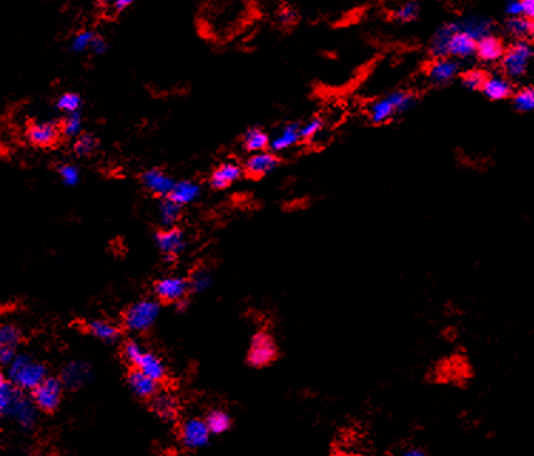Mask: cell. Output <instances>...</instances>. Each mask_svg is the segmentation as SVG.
Masks as SVG:
<instances>
[{
  "instance_id": "cell-1",
  "label": "cell",
  "mask_w": 534,
  "mask_h": 456,
  "mask_svg": "<svg viewBox=\"0 0 534 456\" xmlns=\"http://www.w3.org/2000/svg\"><path fill=\"white\" fill-rule=\"evenodd\" d=\"M418 105L416 94L406 90H395L387 96L373 100L368 107V118L372 124H384L412 110Z\"/></svg>"
},
{
  "instance_id": "cell-2",
  "label": "cell",
  "mask_w": 534,
  "mask_h": 456,
  "mask_svg": "<svg viewBox=\"0 0 534 456\" xmlns=\"http://www.w3.org/2000/svg\"><path fill=\"white\" fill-rule=\"evenodd\" d=\"M9 384L21 392H32L43 380L48 378V368L29 354H19L8 366Z\"/></svg>"
},
{
  "instance_id": "cell-3",
  "label": "cell",
  "mask_w": 534,
  "mask_h": 456,
  "mask_svg": "<svg viewBox=\"0 0 534 456\" xmlns=\"http://www.w3.org/2000/svg\"><path fill=\"white\" fill-rule=\"evenodd\" d=\"M161 314V302L154 298H141L133 302L123 314V327L133 334H144L152 329Z\"/></svg>"
},
{
  "instance_id": "cell-4",
  "label": "cell",
  "mask_w": 534,
  "mask_h": 456,
  "mask_svg": "<svg viewBox=\"0 0 534 456\" xmlns=\"http://www.w3.org/2000/svg\"><path fill=\"white\" fill-rule=\"evenodd\" d=\"M534 56V49L530 40H515L506 46L504 54L500 60L503 74L513 80L523 79L530 68Z\"/></svg>"
},
{
  "instance_id": "cell-5",
  "label": "cell",
  "mask_w": 534,
  "mask_h": 456,
  "mask_svg": "<svg viewBox=\"0 0 534 456\" xmlns=\"http://www.w3.org/2000/svg\"><path fill=\"white\" fill-rule=\"evenodd\" d=\"M278 348L267 331H258L251 338L248 348V364L254 368H264L275 361Z\"/></svg>"
},
{
  "instance_id": "cell-6",
  "label": "cell",
  "mask_w": 534,
  "mask_h": 456,
  "mask_svg": "<svg viewBox=\"0 0 534 456\" xmlns=\"http://www.w3.org/2000/svg\"><path fill=\"white\" fill-rule=\"evenodd\" d=\"M32 401L41 412H53L59 408L63 398V384L60 378L48 377L43 380L33 391Z\"/></svg>"
},
{
  "instance_id": "cell-7",
  "label": "cell",
  "mask_w": 534,
  "mask_h": 456,
  "mask_svg": "<svg viewBox=\"0 0 534 456\" xmlns=\"http://www.w3.org/2000/svg\"><path fill=\"white\" fill-rule=\"evenodd\" d=\"M6 417L12 418L21 429L30 431L37 422L39 409L33 404L32 398L25 395V392L16 389Z\"/></svg>"
},
{
  "instance_id": "cell-8",
  "label": "cell",
  "mask_w": 534,
  "mask_h": 456,
  "mask_svg": "<svg viewBox=\"0 0 534 456\" xmlns=\"http://www.w3.org/2000/svg\"><path fill=\"white\" fill-rule=\"evenodd\" d=\"M157 301L165 304H177L187 298L189 293L188 278L180 276H167L154 282L153 287Z\"/></svg>"
},
{
  "instance_id": "cell-9",
  "label": "cell",
  "mask_w": 534,
  "mask_h": 456,
  "mask_svg": "<svg viewBox=\"0 0 534 456\" xmlns=\"http://www.w3.org/2000/svg\"><path fill=\"white\" fill-rule=\"evenodd\" d=\"M61 137L60 121L41 120L30 123L26 129V138L34 147L48 149L54 146Z\"/></svg>"
},
{
  "instance_id": "cell-10",
  "label": "cell",
  "mask_w": 534,
  "mask_h": 456,
  "mask_svg": "<svg viewBox=\"0 0 534 456\" xmlns=\"http://www.w3.org/2000/svg\"><path fill=\"white\" fill-rule=\"evenodd\" d=\"M154 240H156L157 248L164 256L165 261L177 260V257L183 254L187 248L185 234L178 227L163 228V230L157 231Z\"/></svg>"
},
{
  "instance_id": "cell-11",
  "label": "cell",
  "mask_w": 534,
  "mask_h": 456,
  "mask_svg": "<svg viewBox=\"0 0 534 456\" xmlns=\"http://www.w3.org/2000/svg\"><path fill=\"white\" fill-rule=\"evenodd\" d=\"M462 63L452 57L433 59L426 68V77L435 86H446L460 74Z\"/></svg>"
},
{
  "instance_id": "cell-12",
  "label": "cell",
  "mask_w": 534,
  "mask_h": 456,
  "mask_svg": "<svg viewBox=\"0 0 534 456\" xmlns=\"http://www.w3.org/2000/svg\"><path fill=\"white\" fill-rule=\"evenodd\" d=\"M452 25L458 32L466 34L470 39H473L475 41L489 34H493V28H495L493 19L486 14H476V13L463 16L455 20V22H452Z\"/></svg>"
},
{
  "instance_id": "cell-13",
  "label": "cell",
  "mask_w": 534,
  "mask_h": 456,
  "mask_svg": "<svg viewBox=\"0 0 534 456\" xmlns=\"http://www.w3.org/2000/svg\"><path fill=\"white\" fill-rule=\"evenodd\" d=\"M211 432L204 419L188 418L180 428V438L187 449L197 450L208 445Z\"/></svg>"
},
{
  "instance_id": "cell-14",
  "label": "cell",
  "mask_w": 534,
  "mask_h": 456,
  "mask_svg": "<svg viewBox=\"0 0 534 456\" xmlns=\"http://www.w3.org/2000/svg\"><path fill=\"white\" fill-rule=\"evenodd\" d=\"M280 164H281V160L278 157V154L272 153L271 150H265V152L249 154L243 165V169H244V174H247L248 177L261 178L275 172L278 167H280Z\"/></svg>"
},
{
  "instance_id": "cell-15",
  "label": "cell",
  "mask_w": 534,
  "mask_h": 456,
  "mask_svg": "<svg viewBox=\"0 0 534 456\" xmlns=\"http://www.w3.org/2000/svg\"><path fill=\"white\" fill-rule=\"evenodd\" d=\"M140 181L143 184V187L148 193H152L160 200L170 196L171 190H173V185L176 183L173 177L168 176L161 169H150L143 172L140 176Z\"/></svg>"
},
{
  "instance_id": "cell-16",
  "label": "cell",
  "mask_w": 534,
  "mask_h": 456,
  "mask_svg": "<svg viewBox=\"0 0 534 456\" xmlns=\"http://www.w3.org/2000/svg\"><path fill=\"white\" fill-rule=\"evenodd\" d=\"M480 92L491 101H503L511 99L516 90L510 79H507L503 73L495 72L487 74Z\"/></svg>"
},
{
  "instance_id": "cell-17",
  "label": "cell",
  "mask_w": 534,
  "mask_h": 456,
  "mask_svg": "<svg viewBox=\"0 0 534 456\" xmlns=\"http://www.w3.org/2000/svg\"><path fill=\"white\" fill-rule=\"evenodd\" d=\"M244 169L243 165L235 161H225L220 164L218 167L214 170L208 178L209 187L214 190H225L234 183H237L243 178Z\"/></svg>"
},
{
  "instance_id": "cell-18",
  "label": "cell",
  "mask_w": 534,
  "mask_h": 456,
  "mask_svg": "<svg viewBox=\"0 0 534 456\" xmlns=\"http://www.w3.org/2000/svg\"><path fill=\"white\" fill-rule=\"evenodd\" d=\"M92 375H93V372H92V368L88 362L72 361L63 368L60 381L63 384V388L76 391V389H80L81 386H84L85 384H89Z\"/></svg>"
},
{
  "instance_id": "cell-19",
  "label": "cell",
  "mask_w": 534,
  "mask_h": 456,
  "mask_svg": "<svg viewBox=\"0 0 534 456\" xmlns=\"http://www.w3.org/2000/svg\"><path fill=\"white\" fill-rule=\"evenodd\" d=\"M504 50L506 45L503 39L496 34H489L476 41L475 57H477L484 65H496L500 63Z\"/></svg>"
},
{
  "instance_id": "cell-20",
  "label": "cell",
  "mask_w": 534,
  "mask_h": 456,
  "mask_svg": "<svg viewBox=\"0 0 534 456\" xmlns=\"http://www.w3.org/2000/svg\"><path fill=\"white\" fill-rule=\"evenodd\" d=\"M475 53H476V41L455 29L453 34L451 36V39H449V43H447V57H452L458 61H463L475 57Z\"/></svg>"
},
{
  "instance_id": "cell-21",
  "label": "cell",
  "mask_w": 534,
  "mask_h": 456,
  "mask_svg": "<svg viewBox=\"0 0 534 456\" xmlns=\"http://www.w3.org/2000/svg\"><path fill=\"white\" fill-rule=\"evenodd\" d=\"M127 384L134 395L141 400H152L158 392V382L148 378L141 371L136 368H133L130 372H128Z\"/></svg>"
},
{
  "instance_id": "cell-22",
  "label": "cell",
  "mask_w": 534,
  "mask_h": 456,
  "mask_svg": "<svg viewBox=\"0 0 534 456\" xmlns=\"http://www.w3.org/2000/svg\"><path fill=\"white\" fill-rule=\"evenodd\" d=\"M84 328L92 337L105 344H116L121 338V328L107 320H90Z\"/></svg>"
},
{
  "instance_id": "cell-23",
  "label": "cell",
  "mask_w": 534,
  "mask_h": 456,
  "mask_svg": "<svg viewBox=\"0 0 534 456\" xmlns=\"http://www.w3.org/2000/svg\"><path fill=\"white\" fill-rule=\"evenodd\" d=\"M299 127H301V124L299 123H288L287 126H284L274 137H271L269 150L278 154L295 147L296 144L301 141V137H299Z\"/></svg>"
},
{
  "instance_id": "cell-24",
  "label": "cell",
  "mask_w": 534,
  "mask_h": 456,
  "mask_svg": "<svg viewBox=\"0 0 534 456\" xmlns=\"http://www.w3.org/2000/svg\"><path fill=\"white\" fill-rule=\"evenodd\" d=\"M201 185L194 180H178L174 183L168 198L173 200L180 207L196 203L201 197Z\"/></svg>"
},
{
  "instance_id": "cell-25",
  "label": "cell",
  "mask_w": 534,
  "mask_h": 456,
  "mask_svg": "<svg viewBox=\"0 0 534 456\" xmlns=\"http://www.w3.org/2000/svg\"><path fill=\"white\" fill-rule=\"evenodd\" d=\"M134 368L141 371L144 375L154 380L156 382H161L167 377V368L164 361L150 351H144V354L140 357Z\"/></svg>"
},
{
  "instance_id": "cell-26",
  "label": "cell",
  "mask_w": 534,
  "mask_h": 456,
  "mask_svg": "<svg viewBox=\"0 0 534 456\" xmlns=\"http://www.w3.org/2000/svg\"><path fill=\"white\" fill-rule=\"evenodd\" d=\"M152 409L156 415L164 421H171L177 417L178 401L170 392H157L152 398Z\"/></svg>"
},
{
  "instance_id": "cell-27",
  "label": "cell",
  "mask_w": 534,
  "mask_h": 456,
  "mask_svg": "<svg viewBox=\"0 0 534 456\" xmlns=\"http://www.w3.org/2000/svg\"><path fill=\"white\" fill-rule=\"evenodd\" d=\"M271 137L260 127H251L243 136V147L249 154L265 152L269 149Z\"/></svg>"
},
{
  "instance_id": "cell-28",
  "label": "cell",
  "mask_w": 534,
  "mask_h": 456,
  "mask_svg": "<svg viewBox=\"0 0 534 456\" xmlns=\"http://www.w3.org/2000/svg\"><path fill=\"white\" fill-rule=\"evenodd\" d=\"M455 29L452 22L440 26L432 36L429 43V53L433 59H443L447 57V43L449 39L453 34Z\"/></svg>"
},
{
  "instance_id": "cell-29",
  "label": "cell",
  "mask_w": 534,
  "mask_h": 456,
  "mask_svg": "<svg viewBox=\"0 0 534 456\" xmlns=\"http://www.w3.org/2000/svg\"><path fill=\"white\" fill-rule=\"evenodd\" d=\"M504 30L515 40H528L533 37L534 33V23L533 20L526 19L523 16L520 17H507L504 23Z\"/></svg>"
},
{
  "instance_id": "cell-30",
  "label": "cell",
  "mask_w": 534,
  "mask_h": 456,
  "mask_svg": "<svg viewBox=\"0 0 534 456\" xmlns=\"http://www.w3.org/2000/svg\"><path fill=\"white\" fill-rule=\"evenodd\" d=\"M183 207L176 204L173 200L165 197L160 200L158 204V218L163 228H173L181 218Z\"/></svg>"
},
{
  "instance_id": "cell-31",
  "label": "cell",
  "mask_w": 534,
  "mask_h": 456,
  "mask_svg": "<svg viewBox=\"0 0 534 456\" xmlns=\"http://www.w3.org/2000/svg\"><path fill=\"white\" fill-rule=\"evenodd\" d=\"M23 340L21 329L12 322L0 324V351H17Z\"/></svg>"
},
{
  "instance_id": "cell-32",
  "label": "cell",
  "mask_w": 534,
  "mask_h": 456,
  "mask_svg": "<svg viewBox=\"0 0 534 456\" xmlns=\"http://www.w3.org/2000/svg\"><path fill=\"white\" fill-rule=\"evenodd\" d=\"M204 421L208 426V431L214 435L225 433L231 428V417L223 409L211 411Z\"/></svg>"
},
{
  "instance_id": "cell-33",
  "label": "cell",
  "mask_w": 534,
  "mask_h": 456,
  "mask_svg": "<svg viewBox=\"0 0 534 456\" xmlns=\"http://www.w3.org/2000/svg\"><path fill=\"white\" fill-rule=\"evenodd\" d=\"M422 6L418 2H406L392 10V19L398 23H411L420 16Z\"/></svg>"
},
{
  "instance_id": "cell-34",
  "label": "cell",
  "mask_w": 534,
  "mask_h": 456,
  "mask_svg": "<svg viewBox=\"0 0 534 456\" xmlns=\"http://www.w3.org/2000/svg\"><path fill=\"white\" fill-rule=\"evenodd\" d=\"M83 106V100L79 93L68 92L63 93L57 97L56 100V107L59 112L64 114H73V113H80V109Z\"/></svg>"
},
{
  "instance_id": "cell-35",
  "label": "cell",
  "mask_w": 534,
  "mask_h": 456,
  "mask_svg": "<svg viewBox=\"0 0 534 456\" xmlns=\"http://www.w3.org/2000/svg\"><path fill=\"white\" fill-rule=\"evenodd\" d=\"M513 107L520 113H530L534 109V89L533 86H524L515 92L511 97Z\"/></svg>"
},
{
  "instance_id": "cell-36",
  "label": "cell",
  "mask_w": 534,
  "mask_h": 456,
  "mask_svg": "<svg viewBox=\"0 0 534 456\" xmlns=\"http://www.w3.org/2000/svg\"><path fill=\"white\" fill-rule=\"evenodd\" d=\"M99 146V140L92 133H81L73 141V152L79 157H88L94 153Z\"/></svg>"
},
{
  "instance_id": "cell-37",
  "label": "cell",
  "mask_w": 534,
  "mask_h": 456,
  "mask_svg": "<svg viewBox=\"0 0 534 456\" xmlns=\"http://www.w3.org/2000/svg\"><path fill=\"white\" fill-rule=\"evenodd\" d=\"M81 126H83L81 113L68 114L66 117H64V118L60 121V132H61V136L68 137V138H76V137H79V136L83 133V132H81Z\"/></svg>"
},
{
  "instance_id": "cell-38",
  "label": "cell",
  "mask_w": 534,
  "mask_h": 456,
  "mask_svg": "<svg viewBox=\"0 0 534 456\" xmlns=\"http://www.w3.org/2000/svg\"><path fill=\"white\" fill-rule=\"evenodd\" d=\"M487 77V73L482 69H469L462 73L460 81L463 87H466L470 92H480L483 87V83Z\"/></svg>"
},
{
  "instance_id": "cell-39",
  "label": "cell",
  "mask_w": 534,
  "mask_h": 456,
  "mask_svg": "<svg viewBox=\"0 0 534 456\" xmlns=\"http://www.w3.org/2000/svg\"><path fill=\"white\" fill-rule=\"evenodd\" d=\"M188 284H189V291L192 293H204L207 291V289L212 285V276L209 271H207V269H197V271H194L191 274V277L188 278Z\"/></svg>"
},
{
  "instance_id": "cell-40",
  "label": "cell",
  "mask_w": 534,
  "mask_h": 456,
  "mask_svg": "<svg viewBox=\"0 0 534 456\" xmlns=\"http://www.w3.org/2000/svg\"><path fill=\"white\" fill-rule=\"evenodd\" d=\"M56 170H57V174L60 176L64 185L74 187V185L79 184L80 170L76 167V165H73L70 163H64V164H59Z\"/></svg>"
},
{
  "instance_id": "cell-41",
  "label": "cell",
  "mask_w": 534,
  "mask_h": 456,
  "mask_svg": "<svg viewBox=\"0 0 534 456\" xmlns=\"http://www.w3.org/2000/svg\"><path fill=\"white\" fill-rule=\"evenodd\" d=\"M144 351H145V348L138 341H136V340L125 341L123 345V358L127 364L136 366L140 357L144 354Z\"/></svg>"
},
{
  "instance_id": "cell-42",
  "label": "cell",
  "mask_w": 534,
  "mask_h": 456,
  "mask_svg": "<svg viewBox=\"0 0 534 456\" xmlns=\"http://www.w3.org/2000/svg\"><path fill=\"white\" fill-rule=\"evenodd\" d=\"M94 32L92 30H81V32H77L72 40H70V45H69V49L73 52V53H83L85 50H89L90 48V43L94 37Z\"/></svg>"
},
{
  "instance_id": "cell-43",
  "label": "cell",
  "mask_w": 534,
  "mask_h": 456,
  "mask_svg": "<svg viewBox=\"0 0 534 456\" xmlns=\"http://www.w3.org/2000/svg\"><path fill=\"white\" fill-rule=\"evenodd\" d=\"M324 127V120L320 117H312L304 126L299 127V137L301 140H312Z\"/></svg>"
},
{
  "instance_id": "cell-44",
  "label": "cell",
  "mask_w": 534,
  "mask_h": 456,
  "mask_svg": "<svg viewBox=\"0 0 534 456\" xmlns=\"http://www.w3.org/2000/svg\"><path fill=\"white\" fill-rule=\"evenodd\" d=\"M14 392H16V388H13L9 382L5 386L0 388V419L8 415V409Z\"/></svg>"
},
{
  "instance_id": "cell-45",
  "label": "cell",
  "mask_w": 534,
  "mask_h": 456,
  "mask_svg": "<svg viewBox=\"0 0 534 456\" xmlns=\"http://www.w3.org/2000/svg\"><path fill=\"white\" fill-rule=\"evenodd\" d=\"M278 20H280V23L284 26H292L296 23L298 13L294 9L285 6L280 12H278Z\"/></svg>"
},
{
  "instance_id": "cell-46",
  "label": "cell",
  "mask_w": 534,
  "mask_h": 456,
  "mask_svg": "<svg viewBox=\"0 0 534 456\" xmlns=\"http://www.w3.org/2000/svg\"><path fill=\"white\" fill-rule=\"evenodd\" d=\"M89 50L93 53V54H104L107 50H109V43H107V40L100 36V34H94L92 43H90V48Z\"/></svg>"
},
{
  "instance_id": "cell-47",
  "label": "cell",
  "mask_w": 534,
  "mask_h": 456,
  "mask_svg": "<svg viewBox=\"0 0 534 456\" xmlns=\"http://www.w3.org/2000/svg\"><path fill=\"white\" fill-rule=\"evenodd\" d=\"M504 13L509 17H520L523 16V3L519 0H511L504 8Z\"/></svg>"
},
{
  "instance_id": "cell-48",
  "label": "cell",
  "mask_w": 534,
  "mask_h": 456,
  "mask_svg": "<svg viewBox=\"0 0 534 456\" xmlns=\"http://www.w3.org/2000/svg\"><path fill=\"white\" fill-rule=\"evenodd\" d=\"M523 3V17L533 20L534 17V2L533 0H522Z\"/></svg>"
},
{
  "instance_id": "cell-49",
  "label": "cell",
  "mask_w": 534,
  "mask_h": 456,
  "mask_svg": "<svg viewBox=\"0 0 534 456\" xmlns=\"http://www.w3.org/2000/svg\"><path fill=\"white\" fill-rule=\"evenodd\" d=\"M132 3H133L132 0H119V2L113 3V9H114V12L120 13V12H123L125 8L132 6Z\"/></svg>"
},
{
  "instance_id": "cell-50",
  "label": "cell",
  "mask_w": 534,
  "mask_h": 456,
  "mask_svg": "<svg viewBox=\"0 0 534 456\" xmlns=\"http://www.w3.org/2000/svg\"><path fill=\"white\" fill-rule=\"evenodd\" d=\"M399 456H426V453L422 450V449H418V448H409L403 450Z\"/></svg>"
},
{
  "instance_id": "cell-51",
  "label": "cell",
  "mask_w": 534,
  "mask_h": 456,
  "mask_svg": "<svg viewBox=\"0 0 534 456\" xmlns=\"http://www.w3.org/2000/svg\"><path fill=\"white\" fill-rule=\"evenodd\" d=\"M6 384H8V381H6V377H5V374H3V372H2V369H0V388L5 386Z\"/></svg>"
}]
</instances>
